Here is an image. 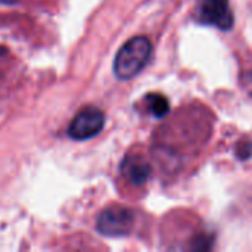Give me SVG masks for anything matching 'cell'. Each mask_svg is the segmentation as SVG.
Returning <instances> with one entry per match:
<instances>
[{
	"label": "cell",
	"mask_w": 252,
	"mask_h": 252,
	"mask_svg": "<svg viewBox=\"0 0 252 252\" xmlns=\"http://www.w3.org/2000/svg\"><path fill=\"white\" fill-rule=\"evenodd\" d=\"M152 55V43L143 35L130 38L117 53L114 61V74L120 80L136 77L149 62Z\"/></svg>",
	"instance_id": "cell-1"
},
{
	"label": "cell",
	"mask_w": 252,
	"mask_h": 252,
	"mask_svg": "<svg viewBox=\"0 0 252 252\" xmlns=\"http://www.w3.org/2000/svg\"><path fill=\"white\" fill-rule=\"evenodd\" d=\"M134 226V214L121 205L108 207L100 213L96 221V229L100 235L108 238L127 236Z\"/></svg>",
	"instance_id": "cell-2"
},
{
	"label": "cell",
	"mask_w": 252,
	"mask_h": 252,
	"mask_svg": "<svg viewBox=\"0 0 252 252\" xmlns=\"http://www.w3.org/2000/svg\"><path fill=\"white\" fill-rule=\"evenodd\" d=\"M105 126V115L97 108L81 109L69 123L68 136L74 140H87L102 131Z\"/></svg>",
	"instance_id": "cell-3"
},
{
	"label": "cell",
	"mask_w": 252,
	"mask_h": 252,
	"mask_svg": "<svg viewBox=\"0 0 252 252\" xmlns=\"http://www.w3.org/2000/svg\"><path fill=\"white\" fill-rule=\"evenodd\" d=\"M198 19L219 30H230L235 18L229 0H198Z\"/></svg>",
	"instance_id": "cell-4"
},
{
	"label": "cell",
	"mask_w": 252,
	"mask_h": 252,
	"mask_svg": "<svg viewBox=\"0 0 252 252\" xmlns=\"http://www.w3.org/2000/svg\"><path fill=\"white\" fill-rule=\"evenodd\" d=\"M123 176L133 185L139 186L143 185L151 176V165L149 162L140 155H130L121 164Z\"/></svg>",
	"instance_id": "cell-5"
},
{
	"label": "cell",
	"mask_w": 252,
	"mask_h": 252,
	"mask_svg": "<svg viewBox=\"0 0 252 252\" xmlns=\"http://www.w3.org/2000/svg\"><path fill=\"white\" fill-rule=\"evenodd\" d=\"M145 102L148 103V111L157 117V118H162L168 114L170 111V103L167 100V97L164 94L159 93H151L145 97Z\"/></svg>",
	"instance_id": "cell-6"
},
{
	"label": "cell",
	"mask_w": 252,
	"mask_h": 252,
	"mask_svg": "<svg viewBox=\"0 0 252 252\" xmlns=\"http://www.w3.org/2000/svg\"><path fill=\"white\" fill-rule=\"evenodd\" d=\"M0 1H4V3H13V1H16V0H0Z\"/></svg>",
	"instance_id": "cell-7"
}]
</instances>
